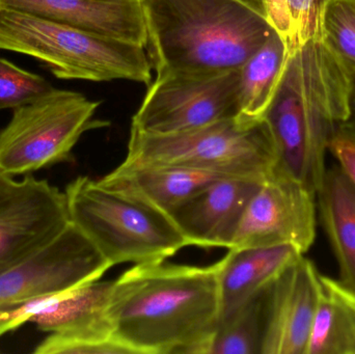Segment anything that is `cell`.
Returning a JSON list of instances; mask_svg holds the SVG:
<instances>
[{
  "mask_svg": "<svg viewBox=\"0 0 355 354\" xmlns=\"http://www.w3.org/2000/svg\"><path fill=\"white\" fill-rule=\"evenodd\" d=\"M261 182L257 179L223 177L180 204L168 215L189 247L229 249L242 214Z\"/></svg>",
  "mask_w": 355,
  "mask_h": 354,
  "instance_id": "13",
  "label": "cell"
},
{
  "mask_svg": "<svg viewBox=\"0 0 355 354\" xmlns=\"http://www.w3.org/2000/svg\"><path fill=\"white\" fill-rule=\"evenodd\" d=\"M270 286L221 317L204 354H261Z\"/></svg>",
  "mask_w": 355,
  "mask_h": 354,
  "instance_id": "21",
  "label": "cell"
},
{
  "mask_svg": "<svg viewBox=\"0 0 355 354\" xmlns=\"http://www.w3.org/2000/svg\"><path fill=\"white\" fill-rule=\"evenodd\" d=\"M156 75L238 70L275 29L237 0H141Z\"/></svg>",
  "mask_w": 355,
  "mask_h": 354,
  "instance_id": "3",
  "label": "cell"
},
{
  "mask_svg": "<svg viewBox=\"0 0 355 354\" xmlns=\"http://www.w3.org/2000/svg\"><path fill=\"white\" fill-rule=\"evenodd\" d=\"M264 1L267 21L285 42L289 53L321 37L325 0Z\"/></svg>",
  "mask_w": 355,
  "mask_h": 354,
  "instance_id": "22",
  "label": "cell"
},
{
  "mask_svg": "<svg viewBox=\"0 0 355 354\" xmlns=\"http://www.w3.org/2000/svg\"><path fill=\"white\" fill-rule=\"evenodd\" d=\"M316 197L339 264V280L355 291V186L337 164L327 168Z\"/></svg>",
  "mask_w": 355,
  "mask_h": 354,
  "instance_id": "17",
  "label": "cell"
},
{
  "mask_svg": "<svg viewBox=\"0 0 355 354\" xmlns=\"http://www.w3.org/2000/svg\"><path fill=\"white\" fill-rule=\"evenodd\" d=\"M354 78L322 37L289 53L263 120L277 164L317 193L324 178L329 139L349 118Z\"/></svg>",
  "mask_w": 355,
  "mask_h": 354,
  "instance_id": "2",
  "label": "cell"
},
{
  "mask_svg": "<svg viewBox=\"0 0 355 354\" xmlns=\"http://www.w3.org/2000/svg\"><path fill=\"white\" fill-rule=\"evenodd\" d=\"M99 101L76 91L56 89L12 109L0 131V170L14 178L73 160L83 133L107 126L94 120Z\"/></svg>",
  "mask_w": 355,
  "mask_h": 354,
  "instance_id": "7",
  "label": "cell"
},
{
  "mask_svg": "<svg viewBox=\"0 0 355 354\" xmlns=\"http://www.w3.org/2000/svg\"><path fill=\"white\" fill-rule=\"evenodd\" d=\"M0 50L31 56L56 78L152 82L146 48L16 10H0Z\"/></svg>",
  "mask_w": 355,
  "mask_h": 354,
  "instance_id": "4",
  "label": "cell"
},
{
  "mask_svg": "<svg viewBox=\"0 0 355 354\" xmlns=\"http://www.w3.org/2000/svg\"><path fill=\"white\" fill-rule=\"evenodd\" d=\"M240 69L212 74L157 75L131 128L154 134L186 132L237 116Z\"/></svg>",
  "mask_w": 355,
  "mask_h": 354,
  "instance_id": "8",
  "label": "cell"
},
{
  "mask_svg": "<svg viewBox=\"0 0 355 354\" xmlns=\"http://www.w3.org/2000/svg\"><path fill=\"white\" fill-rule=\"evenodd\" d=\"M53 89L44 77L0 57V112L31 103Z\"/></svg>",
  "mask_w": 355,
  "mask_h": 354,
  "instance_id": "25",
  "label": "cell"
},
{
  "mask_svg": "<svg viewBox=\"0 0 355 354\" xmlns=\"http://www.w3.org/2000/svg\"><path fill=\"white\" fill-rule=\"evenodd\" d=\"M315 237L316 193L277 166L248 202L230 249L291 245L304 255Z\"/></svg>",
  "mask_w": 355,
  "mask_h": 354,
  "instance_id": "10",
  "label": "cell"
},
{
  "mask_svg": "<svg viewBox=\"0 0 355 354\" xmlns=\"http://www.w3.org/2000/svg\"><path fill=\"white\" fill-rule=\"evenodd\" d=\"M35 354H135L110 330L80 334H49L37 347Z\"/></svg>",
  "mask_w": 355,
  "mask_h": 354,
  "instance_id": "24",
  "label": "cell"
},
{
  "mask_svg": "<svg viewBox=\"0 0 355 354\" xmlns=\"http://www.w3.org/2000/svg\"><path fill=\"white\" fill-rule=\"evenodd\" d=\"M16 10L146 48L141 0H0Z\"/></svg>",
  "mask_w": 355,
  "mask_h": 354,
  "instance_id": "14",
  "label": "cell"
},
{
  "mask_svg": "<svg viewBox=\"0 0 355 354\" xmlns=\"http://www.w3.org/2000/svg\"><path fill=\"white\" fill-rule=\"evenodd\" d=\"M66 193L24 176L0 193V274L53 240L70 224Z\"/></svg>",
  "mask_w": 355,
  "mask_h": 354,
  "instance_id": "11",
  "label": "cell"
},
{
  "mask_svg": "<svg viewBox=\"0 0 355 354\" xmlns=\"http://www.w3.org/2000/svg\"><path fill=\"white\" fill-rule=\"evenodd\" d=\"M225 175L170 166H141L123 161L99 179L108 188L144 202L166 214Z\"/></svg>",
  "mask_w": 355,
  "mask_h": 354,
  "instance_id": "15",
  "label": "cell"
},
{
  "mask_svg": "<svg viewBox=\"0 0 355 354\" xmlns=\"http://www.w3.org/2000/svg\"><path fill=\"white\" fill-rule=\"evenodd\" d=\"M304 254L291 245L230 249L219 260L221 317L272 284Z\"/></svg>",
  "mask_w": 355,
  "mask_h": 354,
  "instance_id": "16",
  "label": "cell"
},
{
  "mask_svg": "<svg viewBox=\"0 0 355 354\" xmlns=\"http://www.w3.org/2000/svg\"><path fill=\"white\" fill-rule=\"evenodd\" d=\"M69 215L108 263L164 262L189 247L170 216L144 202L80 176L64 191Z\"/></svg>",
  "mask_w": 355,
  "mask_h": 354,
  "instance_id": "5",
  "label": "cell"
},
{
  "mask_svg": "<svg viewBox=\"0 0 355 354\" xmlns=\"http://www.w3.org/2000/svg\"><path fill=\"white\" fill-rule=\"evenodd\" d=\"M321 37L355 81V0H325Z\"/></svg>",
  "mask_w": 355,
  "mask_h": 354,
  "instance_id": "23",
  "label": "cell"
},
{
  "mask_svg": "<svg viewBox=\"0 0 355 354\" xmlns=\"http://www.w3.org/2000/svg\"><path fill=\"white\" fill-rule=\"evenodd\" d=\"M288 55L285 42L273 30L240 68L236 116L239 122L250 124L263 120L275 97Z\"/></svg>",
  "mask_w": 355,
  "mask_h": 354,
  "instance_id": "20",
  "label": "cell"
},
{
  "mask_svg": "<svg viewBox=\"0 0 355 354\" xmlns=\"http://www.w3.org/2000/svg\"><path fill=\"white\" fill-rule=\"evenodd\" d=\"M124 162L181 166L263 180L277 168V155L264 120L244 124L232 116L173 134H154L131 128Z\"/></svg>",
  "mask_w": 355,
  "mask_h": 354,
  "instance_id": "6",
  "label": "cell"
},
{
  "mask_svg": "<svg viewBox=\"0 0 355 354\" xmlns=\"http://www.w3.org/2000/svg\"><path fill=\"white\" fill-rule=\"evenodd\" d=\"M346 123L355 127V81H354V87H352V95H350L349 118Z\"/></svg>",
  "mask_w": 355,
  "mask_h": 354,
  "instance_id": "28",
  "label": "cell"
},
{
  "mask_svg": "<svg viewBox=\"0 0 355 354\" xmlns=\"http://www.w3.org/2000/svg\"><path fill=\"white\" fill-rule=\"evenodd\" d=\"M219 261L135 265L114 281L106 318L135 354H204L221 319Z\"/></svg>",
  "mask_w": 355,
  "mask_h": 354,
  "instance_id": "1",
  "label": "cell"
},
{
  "mask_svg": "<svg viewBox=\"0 0 355 354\" xmlns=\"http://www.w3.org/2000/svg\"><path fill=\"white\" fill-rule=\"evenodd\" d=\"M114 281H95L60 294L31 318L37 330L47 334H80L110 330L106 310ZM112 332V330H110Z\"/></svg>",
  "mask_w": 355,
  "mask_h": 354,
  "instance_id": "18",
  "label": "cell"
},
{
  "mask_svg": "<svg viewBox=\"0 0 355 354\" xmlns=\"http://www.w3.org/2000/svg\"><path fill=\"white\" fill-rule=\"evenodd\" d=\"M319 274L316 265L302 255L271 284L261 354H306Z\"/></svg>",
  "mask_w": 355,
  "mask_h": 354,
  "instance_id": "12",
  "label": "cell"
},
{
  "mask_svg": "<svg viewBox=\"0 0 355 354\" xmlns=\"http://www.w3.org/2000/svg\"><path fill=\"white\" fill-rule=\"evenodd\" d=\"M306 354H355V291L321 274Z\"/></svg>",
  "mask_w": 355,
  "mask_h": 354,
  "instance_id": "19",
  "label": "cell"
},
{
  "mask_svg": "<svg viewBox=\"0 0 355 354\" xmlns=\"http://www.w3.org/2000/svg\"><path fill=\"white\" fill-rule=\"evenodd\" d=\"M12 181H14V178L8 176V175L4 174V172L0 170V193L6 191V189L12 184Z\"/></svg>",
  "mask_w": 355,
  "mask_h": 354,
  "instance_id": "29",
  "label": "cell"
},
{
  "mask_svg": "<svg viewBox=\"0 0 355 354\" xmlns=\"http://www.w3.org/2000/svg\"><path fill=\"white\" fill-rule=\"evenodd\" d=\"M112 265L72 222L45 247L0 274V308L69 292Z\"/></svg>",
  "mask_w": 355,
  "mask_h": 354,
  "instance_id": "9",
  "label": "cell"
},
{
  "mask_svg": "<svg viewBox=\"0 0 355 354\" xmlns=\"http://www.w3.org/2000/svg\"><path fill=\"white\" fill-rule=\"evenodd\" d=\"M244 6H248L252 12H257L261 17L267 20L266 8H265L264 0H237Z\"/></svg>",
  "mask_w": 355,
  "mask_h": 354,
  "instance_id": "27",
  "label": "cell"
},
{
  "mask_svg": "<svg viewBox=\"0 0 355 354\" xmlns=\"http://www.w3.org/2000/svg\"><path fill=\"white\" fill-rule=\"evenodd\" d=\"M329 152L355 186V127L340 124L329 139Z\"/></svg>",
  "mask_w": 355,
  "mask_h": 354,
  "instance_id": "26",
  "label": "cell"
}]
</instances>
